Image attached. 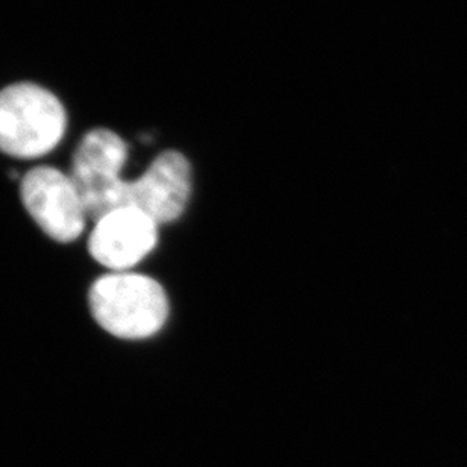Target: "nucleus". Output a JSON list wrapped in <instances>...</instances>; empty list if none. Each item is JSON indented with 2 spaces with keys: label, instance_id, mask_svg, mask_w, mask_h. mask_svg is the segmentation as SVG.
<instances>
[{
  "label": "nucleus",
  "instance_id": "423d86ee",
  "mask_svg": "<svg viewBox=\"0 0 467 467\" xmlns=\"http://www.w3.org/2000/svg\"><path fill=\"white\" fill-rule=\"evenodd\" d=\"M158 225L135 208H117L95 222L88 252L96 263L113 272H126L153 251Z\"/></svg>",
  "mask_w": 467,
  "mask_h": 467
},
{
  "label": "nucleus",
  "instance_id": "f257e3e1",
  "mask_svg": "<svg viewBox=\"0 0 467 467\" xmlns=\"http://www.w3.org/2000/svg\"><path fill=\"white\" fill-rule=\"evenodd\" d=\"M67 109L54 91L31 81L0 90V152L36 160L58 148L67 132Z\"/></svg>",
  "mask_w": 467,
  "mask_h": 467
},
{
  "label": "nucleus",
  "instance_id": "20e7f679",
  "mask_svg": "<svg viewBox=\"0 0 467 467\" xmlns=\"http://www.w3.org/2000/svg\"><path fill=\"white\" fill-rule=\"evenodd\" d=\"M20 199L38 228L58 243H72L86 230L88 214L72 176L36 166L20 181Z\"/></svg>",
  "mask_w": 467,
  "mask_h": 467
},
{
  "label": "nucleus",
  "instance_id": "f03ea898",
  "mask_svg": "<svg viewBox=\"0 0 467 467\" xmlns=\"http://www.w3.org/2000/svg\"><path fill=\"white\" fill-rule=\"evenodd\" d=\"M88 306L100 328L123 340L152 337L169 317V299L161 284L130 272L96 279L88 292Z\"/></svg>",
  "mask_w": 467,
  "mask_h": 467
},
{
  "label": "nucleus",
  "instance_id": "39448f33",
  "mask_svg": "<svg viewBox=\"0 0 467 467\" xmlns=\"http://www.w3.org/2000/svg\"><path fill=\"white\" fill-rule=\"evenodd\" d=\"M192 193V166L178 150H164L143 175L128 181L125 207L135 208L157 225L171 223L184 213Z\"/></svg>",
  "mask_w": 467,
  "mask_h": 467
},
{
  "label": "nucleus",
  "instance_id": "7ed1b4c3",
  "mask_svg": "<svg viewBox=\"0 0 467 467\" xmlns=\"http://www.w3.org/2000/svg\"><path fill=\"white\" fill-rule=\"evenodd\" d=\"M128 153L125 140L109 128L88 130L75 149L70 176L91 221L125 207L128 181L121 171Z\"/></svg>",
  "mask_w": 467,
  "mask_h": 467
}]
</instances>
